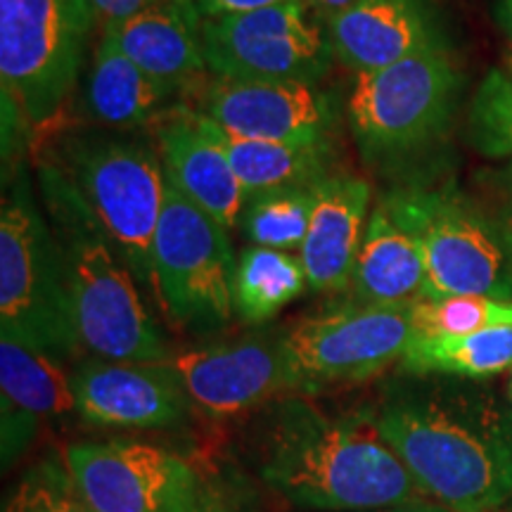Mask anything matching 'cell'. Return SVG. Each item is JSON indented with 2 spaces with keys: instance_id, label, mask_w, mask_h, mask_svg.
<instances>
[{
  "instance_id": "6da1fadb",
  "label": "cell",
  "mask_w": 512,
  "mask_h": 512,
  "mask_svg": "<svg viewBox=\"0 0 512 512\" xmlns=\"http://www.w3.org/2000/svg\"><path fill=\"white\" fill-rule=\"evenodd\" d=\"M370 413L427 498L491 512L512 498V408L446 375H411Z\"/></svg>"
},
{
  "instance_id": "4dcf8cb0",
  "label": "cell",
  "mask_w": 512,
  "mask_h": 512,
  "mask_svg": "<svg viewBox=\"0 0 512 512\" xmlns=\"http://www.w3.org/2000/svg\"><path fill=\"white\" fill-rule=\"evenodd\" d=\"M202 19H221L233 15H247V12L275 8V5L294 3V0H190Z\"/></svg>"
},
{
  "instance_id": "1f68e13d",
  "label": "cell",
  "mask_w": 512,
  "mask_h": 512,
  "mask_svg": "<svg viewBox=\"0 0 512 512\" xmlns=\"http://www.w3.org/2000/svg\"><path fill=\"white\" fill-rule=\"evenodd\" d=\"M159 0H91L95 22L100 24L102 31L112 24L126 22V19L140 15V12L157 5Z\"/></svg>"
},
{
  "instance_id": "d590c367",
  "label": "cell",
  "mask_w": 512,
  "mask_h": 512,
  "mask_svg": "<svg viewBox=\"0 0 512 512\" xmlns=\"http://www.w3.org/2000/svg\"><path fill=\"white\" fill-rule=\"evenodd\" d=\"M496 12H498V22H501L503 31L512 41V0H498Z\"/></svg>"
},
{
  "instance_id": "ba28073f",
  "label": "cell",
  "mask_w": 512,
  "mask_h": 512,
  "mask_svg": "<svg viewBox=\"0 0 512 512\" xmlns=\"http://www.w3.org/2000/svg\"><path fill=\"white\" fill-rule=\"evenodd\" d=\"M155 297L178 328L214 332L235 316V259L228 230L166 181L152 249Z\"/></svg>"
},
{
  "instance_id": "7c38bea8",
  "label": "cell",
  "mask_w": 512,
  "mask_h": 512,
  "mask_svg": "<svg viewBox=\"0 0 512 512\" xmlns=\"http://www.w3.org/2000/svg\"><path fill=\"white\" fill-rule=\"evenodd\" d=\"M67 470L91 512H190L202 494L181 456L143 441H83Z\"/></svg>"
},
{
  "instance_id": "d4e9b609",
  "label": "cell",
  "mask_w": 512,
  "mask_h": 512,
  "mask_svg": "<svg viewBox=\"0 0 512 512\" xmlns=\"http://www.w3.org/2000/svg\"><path fill=\"white\" fill-rule=\"evenodd\" d=\"M306 273L299 254L247 247L235 271V316L259 325L271 320L304 292Z\"/></svg>"
},
{
  "instance_id": "484cf974",
  "label": "cell",
  "mask_w": 512,
  "mask_h": 512,
  "mask_svg": "<svg viewBox=\"0 0 512 512\" xmlns=\"http://www.w3.org/2000/svg\"><path fill=\"white\" fill-rule=\"evenodd\" d=\"M313 185L271 190L249 197L242 211V226L252 245L299 252L309 233Z\"/></svg>"
},
{
  "instance_id": "e0dca14e",
  "label": "cell",
  "mask_w": 512,
  "mask_h": 512,
  "mask_svg": "<svg viewBox=\"0 0 512 512\" xmlns=\"http://www.w3.org/2000/svg\"><path fill=\"white\" fill-rule=\"evenodd\" d=\"M325 34L332 57L356 74L392 67L444 43L425 0H358L325 24Z\"/></svg>"
},
{
  "instance_id": "2e32d148",
  "label": "cell",
  "mask_w": 512,
  "mask_h": 512,
  "mask_svg": "<svg viewBox=\"0 0 512 512\" xmlns=\"http://www.w3.org/2000/svg\"><path fill=\"white\" fill-rule=\"evenodd\" d=\"M166 181L230 230L245 211L247 192L200 112L181 110L157 126Z\"/></svg>"
},
{
  "instance_id": "9a60e30c",
  "label": "cell",
  "mask_w": 512,
  "mask_h": 512,
  "mask_svg": "<svg viewBox=\"0 0 512 512\" xmlns=\"http://www.w3.org/2000/svg\"><path fill=\"white\" fill-rule=\"evenodd\" d=\"M76 413L100 427L157 430L185 420L190 401L164 363L88 358L72 373Z\"/></svg>"
},
{
  "instance_id": "e575fe53",
  "label": "cell",
  "mask_w": 512,
  "mask_h": 512,
  "mask_svg": "<svg viewBox=\"0 0 512 512\" xmlns=\"http://www.w3.org/2000/svg\"><path fill=\"white\" fill-rule=\"evenodd\" d=\"M373 512H453L444 508V505L439 503H415V505H399V508H387V510H373Z\"/></svg>"
},
{
  "instance_id": "8d00e7d4",
  "label": "cell",
  "mask_w": 512,
  "mask_h": 512,
  "mask_svg": "<svg viewBox=\"0 0 512 512\" xmlns=\"http://www.w3.org/2000/svg\"><path fill=\"white\" fill-rule=\"evenodd\" d=\"M510 394H512V384H510Z\"/></svg>"
},
{
  "instance_id": "d6986e66",
  "label": "cell",
  "mask_w": 512,
  "mask_h": 512,
  "mask_svg": "<svg viewBox=\"0 0 512 512\" xmlns=\"http://www.w3.org/2000/svg\"><path fill=\"white\" fill-rule=\"evenodd\" d=\"M0 396H3V465L22 456L41 420L76 411L72 375L62 361L22 339L0 332Z\"/></svg>"
},
{
  "instance_id": "5b68a950",
  "label": "cell",
  "mask_w": 512,
  "mask_h": 512,
  "mask_svg": "<svg viewBox=\"0 0 512 512\" xmlns=\"http://www.w3.org/2000/svg\"><path fill=\"white\" fill-rule=\"evenodd\" d=\"M418 242L422 299L491 297L512 302V252L479 204L453 190H401L382 204Z\"/></svg>"
},
{
  "instance_id": "f1b7e54d",
  "label": "cell",
  "mask_w": 512,
  "mask_h": 512,
  "mask_svg": "<svg viewBox=\"0 0 512 512\" xmlns=\"http://www.w3.org/2000/svg\"><path fill=\"white\" fill-rule=\"evenodd\" d=\"M3 512H91L76 491L69 470L43 460L5 498Z\"/></svg>"
},
{
  "instance_id": "8fae6325",
  "label": "cell",
  "mask_w": 512,
  "mask_h": 512,
  "mask_svg": "<svg viewBox=\"0 0 512 512\" xmlns=\"http://www.w3.org/2000/svg\"><path fill=\"white\" fill-rule=\"evenodd\" d=\"M415 337L411 306H344L283 335L294 389L363 382L401 361Z\"/></svg>"
},
{
  "instance_id": "cb8c5ba5",
  "label": "cell",
  "mask_w": 512,
  "mask_h": 512,
  "mask_svg": "<svg viewBox=\"0 0 512 512\" xmlns=\"http://www.w3.org/2000/svg\"><path fill=\"white\" fill-rule=\"evenodd\" d=\"M408 375H446L484 380L512 368V325L472 335L413 337L401 358Z\"/></svg>"
},
{
  "instance_id": "83f0119b",
  "label": "cell",
  "mask_w": 512,
  "mask_h": 512,
  "mask_svg": "<svg viewBox=\"0 0 512 512\" xmlns=\"http://www.w3.org/2000/svg\"><path fill=\"white\" fill-rule=\"evenodd\" d=\"M411 318L418 337L472 335L489 328H510L512 302L491 297L420 299L411 304Z\"/></svg>"
},
{
  "instance_id": "7a4b0ae2",
  "label": "cell",
  "mask_w": 512,
  "mask_h": 512,
  "mask_svg": "<svg viewBox=\"0 0 512 512\" xmlns=\"http://www.w3.org/2000/svg\"><path fill=\"white\" fill-rule=\"evenodd\" d=\"M256 475L304 512H373L427 496L370 415L335 418L304 399L268 413L254 446Z\"/></svg>"
},
{
  "instance_id": "f546056e",
  "label": "cell",
  "mask_w": 512,
  "mask_h": 512,
  "mask_svg": "<svg viewBox=\"0 0 512 512\" xmlns=\"http://www.w3.org/2000/svg\"><path fill=\"white\" fill-rule=\"evenodd\" d=\"M482 188L484 202L479 207L498 228L512 252V159H505V164L498 169L486 171L482 176Z\"/></svg>"
},
{
  "instance_id": "7402d4cb",
  "label": "cell",
  "mask_w": 512,
  "mask_h": 512,
  "mask_svg": "<svg viewBox=\"0 0 512 512\" xmlns=\"http://www.w3.org/2000/svg\"><path fill=\"white\" fill-rule=\"evenodd\" d=\"M176 88L152 79L102 31L83 88L88 117L110 128H136L157 119Z\"/></svg>"
},
{
  "instance_id": "44dd1931",
  "label": "cell",
  "mask_w": 512,
  "mask_h": 512,
  "mask_svg": "<svg viewBox=\"0 0 512 512\" xmlns=\"http://www.w3.org/2000/svg\"><path fill=\"white\" fill-rule=\"evenodd\" d=\"M425 261L413 235L377 207L358 247L351 294L356 306H411L425 292Z\"/></svg>"
},
{
  "instance_id": "8992f818",
  "label": "cell",
  "mask_w": 512,
  "mask_h": 512,
  "mask_svg": "<svg viewBox=\"0 0 512 512\" xmlns=\"http://www.w3.org/2000/svg\"><path fill=\"white\" fill-rule=\"evenodd\" d=\"M60 166L91 204L138 285L155 294L152 249L166 202L159 152L150 145L95 133L67 140Z\"/></svg>"
},
{
  "instance_id": "4316f807",
  "label": "cell",
  "mask_w": 512,
  "mask_h": 512,
  "mask_svg": "<svg viewBox=\"0 0 512 512\" xmlns=\"http://www.w3.org/2000/svg\"><path fill=\"white\" fill-rule=\"evenodd\" d=\"M470 140L479 155L512 159V53L491 67L470 102Z\"/></svg>"
},
{
  "instance_id": "603a6c76",
  "label": "cell",
  "mask_w": 512,
  "mask_h": 512,
  "mask_svg": "<svg viewBox=\"0 0 512 512\" xmlns=\"http://www.w3.org/2000/svg\"><path fill=\"white\" fill-rule=\"evenodd\" d=\"M207 124L226 150L230 166L247 192V200L271 190L313 185L330 176L332 140H325V143H266V140L230 136L216 124H211L209 119Z\"/></svg>"
},
{
  "instance_id": "277c9868",
  "label": "cell",
  "mask_w": 512,
  "mask_h": 512,
  "mask_svg": "<svg viewBox=\"0 0 512 512\" xmlns=\"http://www.w3.org/2000/svg\"><path fill=\"white\" fill-rule=\"evenodd\" d=\"M0 332L67 361L79 354L62 256L27 171H17L0 211Z\"/></svg>"
},
{
  "instance_id": "836d02e7",
  "label": "cell",
  "mask_w": 512,
  "mask_h": 512,
  "mask_svg": "<svg viewBox=\"0 0 512 512\" xmlns=\"http://www.w3.org/2000/svg\"><path fill=\"white\" fill-rule=\"evenodd\" d=\"M306 3H309L313 15L320 17L325 24H328L330 19H335L342 15V12L354 8L358 0H306Z\"/></svg>"
},
{
  "instance_id": "4fadbf2b",
  "label": "cell",
  "mask_w": 512,
  "mask_h": 512,
  "mask_svg": "<svg viewBox=\"0 0 512 512\" xmlns=\"http://www.w3.org/2000/svg\"><path fill=\"white\" fill-rule=\"evenodd\" d=\"M190 406L223 420L261 406L283 389H294L283 337L249 335L195 347L166 361Z\"/></svg>"
},
{
  "instance_id": "d6a6232c",
  "label": "cell",
  "mask_w": 512,
  "mask_h": 512,
  "mask_svg": "<svg viewBox=\"0 0 512 512\" xmlns=\"http://www.w3.org/2000/svg\"><path fill=\"white\" fill-rule=\"evenodd\" d=\"M190 512H242V505L221 486H202V494Z\"/></svg>"
},
{
  "instance_id": "52a82bcc",
  "label": "cell",
  "mask_w": 512,
  "mask_h": 512,
  "mask_svg": "<svg viewBox=\"0 0 512 512\" xmlns=\"http://www.w3.org/2000/svg\"><path fill=\"white\" fill-rule=\"evenodd\" d=\"M93 24L91 0H0L3 102L34 126L53 121L79 83Z\"/></svg>"
},
{
  "instance_id": "ffe728a7",
  "label": "cell",
  "mask_w": 512,
  "mask_h": 512,
  "mask_svg": "<svg viewBox=\"0 0 512 512\" xmlns=\"http://www.w3.org/2000/svg\"><path fill=\"white\" fill-rule=\"evenodd\" d=\"M202 27L204 19L190 0H159L140 15L107 27L105 34L145 74L181 91L209 69Z\"/></svg>"
},
{
  "instance_id": "ac0fdd59",
  "label": "cell",
  "mask_w": 512,
  "mask_h": 512,
  "mask_svg": "<svg viewBox=\"0 0 512 512\" xmlns=\"http://www.w3.org/2000/svg\"><path fill=\"white\" fill-rule=\"evenodd\" d=\"M370 185L351 174H330L313 185L309 233L299 261L316 292L344 290L351 283L356 254L368 226Z\"/></svg>"
},
{
  "instance_id": "9c48e42d",
  "label": "cell",
  "mask_w": 512,
  "mask_h": 512,
  "mask_svg": "<svg viewBox=\"0 0 512 512\" xmlns=\"http://www.w3.org/2000/svg\"><path fill=\"white\" fill-rule=\"evenodd\" d=\"M460 74L444 43L392 67L356 74L349 119L370 155H399L430 143L451 119Z\"/></svg>"
},
{
  "instance_id": "30bf717a",
  "label": "cell",
  "mask_w": 512,
  "mask_h": 512,
  "mask_svg": "<svg viewBox=\"0 0 512 512\" xmlns=\"http://www.w3.org/2000/svg\"><path fill=\"white\" fill-rule=\"evenodd\" d=\"M202 43L216 79L316 83L332 60L328 34L306 0L204 19Z\"/></svg>"
},
{
  "instance_id": "5bb4252c",
  "label": "cell",
  "mask_w": 512,
  "mask_h": 512,
  "mask_svg": "<svg viewBox=\"0 0 512 512\" xmlns=\"http://www.w3.org/2000/svg\"><path fill=\"white\" fill-rule=\"evenodd\" d=\"M200 114L230 136L266 143H325L335 126L330 98L309 81L216 79Z\"/></svg>"
},
{
  "instance_id": "3957f363",
  "label": "cell",
  "mask_w": 512,
  "mask_h": 512,
  "mask_svg": "<svg viewBox=\"0 0 512 512\" xmlns=\"http://www.w3.org/2000/svg\"><path fill=\"white\" fill-rule=\"evenodd\" d=\"M38 181L62 256L81 349L102 361H169V344L140 299L138 280L86 197L55 162L38 166Z\"/></svg>"
}]
</instances>
